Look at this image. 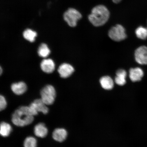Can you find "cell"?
Wrapping results in <instances>:
<instances>
[{
  "label": "cell",
  "instance_id": "7",
  "mask_svg": "<svg viewBox=\"0 0 147 147\" xmlns=\"http://www.w3.org/2000/svg\"><path fill=\"white\" fill-rule=\"evenodd\" d=\"M58 71L61 78H67L72 74L74 69L70 64L64 63L59 66Z\"/></svg>",
  "mask_w": 147,
  "mask_h": 147
},
{
  "label": "cell",
  "instance_id": "11",
  "mask_svg": "<svg viewBox=\"0 0 147 147\" xmlns=\"http://www.w3.org/2000/svg\"><path fill=\"white\" fill-rule=\"evenodd\" d=\"M41 67L44 72L47 73H52L55 69L54 62L50 59H44L41 62Z\"/></svg>",
  "mask_w": 147,
  "mask_h": 147
},
{
  "label": "cell",
  "instance_id": "22",
  "mask_svg": "<svg viewBox=\"0 0 147 147\" xmlns=\"http://www.w3.org/2000/svg\"><path fill=\"white\" fill-rule=\"evenodd\" d=\"M113 3H118L121 1V0H112Z\"/></svg>",
  "mask_w": 147,
  "mask_h": 147
},
{
  "label": "cell",
  "instance_id": "6",
  "mask_svg": "<svg viewBox=\"0 0 147 147\" xmlns=\"http://www.w3.org/2000/svg\"><path fill=\"white\" fill-rule=\"evenodd\" d=\"M135 57L138 63L142 65H147V47L143 46L138 48L135 51Z\"/></svg>",
  "mask_w": 147,
  "mask_h": 147
},
{
  "label": "cell",
  "instance_id": "5",
  "mask_svg": "<svg viewBox=\"0 0 147 147\" xmlns=\"http://www.w3.org/2000/svg\"><path fill=\"white\" fill-rule=\"evenodd\" d=\"M108 35L112 40L115 41H120L126 38L125 30L121 25H117L112 27L109 31Z\"/></svg>",
  "mask_w": 147,
  "mask_h": 147
},
{
  "label": "cell",
  "instance_id": "13",
  "mask_svg": "<svg viewBox=\"0 0 147 147\" xmlns=\"http://www.w3.org/2000/svg\"><path fill=\"white\" fill-rule=\"evenodd\" d=\"M34 132L37 137L44 138L47 136L48 130L45 124L39 123L35 126Z\"/></svg>",
  "mask_w": 147,
  "mask_h": 147
},
{
  "label": "cell",
  "instance_id": "21",
  "mask_svg": "<svg viewBox=\"0 0 147 147\" xmlns=\"http://www.w3.org/2000/svg\"><path fill=\"white\" fill-rule=\"evenodd\" d=\"M7 102L5 97L1 95L0 96V110L1 111L5 109L6 108Z\"/></svg>",
  "mask_w": 147,
  "mask_h": 147
},
{
  "label": "cell",
  "instance_id": "4",
  "mask_svg": "<svg viewBox=\"0 0 147 147\" xmlns=\"http://www.w3.org/2000/svg\"><path fill=\"white\" fill-rule=\"evenodd\" d=\"M64 20L71 27H74L77 25V22L82 18V14L76 9L69 8L63 15Z\"/></svg>",
  "mask_w": 147,
  "mask_h": 147
},
{
  "label": "cell",
  "instance_id": "23",
  "mask_svg": "<svg viewBox=\"0 0 147 147\" xmlns=\"http://www.w3.org/2000/svg\"><path fill=\"white\" fill-rule=\"evenodd\" d=\"M0 69H1V72H0V74H1V75L2 72V68L1 67H0Z\"/></svg>",
  "mask_w": 147,
  "mask_h": 147
},
{
  "label": "cell",
  "instance_id": "9",
  "mask_svg": "<svg viewBox=\"0 0 147 147\" xmlns=\"http://www.w3.org/2000/svg\"><path fill=\"white\" fill-rule=\"evenodd\" d=\"M67 136V131L65 129L58 128L56 129L53 131L52 136L55 141L61 142L65 140Z\"/></svg>",
  "mask_w": 147,
  "mask_h": 147
},
{
  "label": "cell",
  "instance_id": "16",
  "mask_svg": "<svg viewBox=\"0 0 147 147\" xmlns=\"http://www.w3.org/2000/svg\"><path fill=\"white\" fill-rule=\"evenodd\" d=\"M11 126L6 122H2L1 124L0 134L3 137H7L10 135L12 131Z\"/></svg>",
  "mask_w": 147,
  "mask_h": 147
},
{
  "label": "cell",
  "instance_id": "2",
  "mask_svg": "<svg viewBox=\"0 0 147 147\" xmlns=\"http://www.w3.org/2000/svg\"><path fill=\"white\" fill-rule=\"evenodd\" d=\"M109 16L108 9L104 5H100L92 9L91 14L88 16V19L95 26H100L107 22Z\"/></svg>",
  "mask_w": 147,
  "mask_h": 147
},
{
  "label": "cell",
  "instance_id": "8",
  "mask_svg": "<svg viewBox=\"0 0 147 147\" xmlns=\"http://www.w3.org/2000/svg\"><path fill=\"white\" fill-rule=\"evenodd\" d=\"M34 110L38 113L41 112L46 115L49 113V109L46 105L41 99H38L35 100L29 105Z\"/></svg>",
  "mask_w": 147,
  "mask_h": 147
},
{
  "label": "cell",
  "instance_id": "17",
  "mask_svg": "<svg viewBox=\"0 0 147 147\" xmlns=\"http://www.w3.org/2000/svg\"><path fill=\"white\" fill-rule=\"evenodd\" d=\"M23 36L25 39L31 42H33L35 40L37 33L30 29H27L24 31Z\"/></svg>",
  "mask_w": 147,
  "mask_h": 147
},
{
  "label": "cell",
  "instance_id": "20",
  "mask_svg": "<svg viewBox=\"0 0 147 147\" xmlns=\"http://www.w3.org/2000/svg\"><path fill=\"white\" fill-rule=\"evenodd\" d=\"M24 147H36V139L32 137H27L24 141Z\"/></svg>",
  "mask_w": 147,
  "mask_h": 147
},
{
  "label": "cell",
  "instance_id": "12",
  "mask_svg": "<svg viewBox=\"0 0 147 147\" xmlns=\"http://www.w3.org/2000/svg\"><path fill=\"white\" fill-rule=\"evenodd\" d=\"M11 89L16 94L21 95L26 91L27 87L24 82H21L13 84L11 86Z\"/></svg>",
  "mask_w": 147,
  "mask_h": 147
},
{
  "label": "cell",
  "instance_id": "3",
  "mask_svg": "<svg viewBox=\"0 0 147 147\" xmlns=\"http://www.w3.org/2000/svg\"><path fill=\"white\" fill-rule=\"evenodd\" d=\"M41 99L47 105L54 103L56 96V92L54 87L51 85H47L41 90Z\"/></svg>",
  "mask_w": 147,
  "mask_h": 147
},
{
  "label": "cell",
  "instance_id": "14",
  "mask_svg": "<svg viewBox=\"0 0 147 147\" xmlns=\"http://www.w3.org/2000/svg\"><path fill=\"white\" fill-rule=\"evenodd\" d=\"M126 76L127 73L126 71L123 69L118 70L116 73V76L115 79L116 83L119 86L124 85L126 83Z\"/></svg>",
  "mask_w": 147,
  "mask_h": 147
},
{
  "label": "cell",
  "instance_id": "1",
  "mask_svg": "<svg viewBox=\"0 0 147 147\" xmlns=\"http://www.w3.org/2000/svg\"><path fill=\"white\" fill-rule=\"evenodd\" d=\"M34 116L29 106H21L13 114L12 122L18 127H24L32 123Z\"/></svg>",
  "mask_w": 147,
  "mask_h": 147
},
{
  "label": "cell",
  "instance_id": "10",
  "mask_svg": "<svg viewBox=\"0 0 147 147\" xmlns=\"http://www.w3.org/2000/svg\"><path fill=\"white\" fill-rule=\"evenodd\" d=\"M144 76V72L142 69L136 67L130 69L129 78L132 82H137L140 81Z\"/></svg>",
  "mask_w": 147,
  "mask_h": 147
},
{
  "label": "cell",
  "instance_id": "19",
  "mask_svg": "<svg viewBox=\"0 0 147 147\" xmlns=\"http://www.w3.org/2000/svg\"><path fill=\"white\" fill-rule=\"evenodd\" d=\"M135 33L140 39L145 40L147 38V28L140 26L136 29Z\"/></svg>",
  "mask_w": 147,
  "mask_h": 147
},
{
  "label": "cell",
  "instance_id": "18",
  "mask_svg": "<svg viewBox=\"0 0 147 147\" xmlns=\"http://www.w3.org/2000/svg\"><path fill=\"white\" fill-rule=\"evenodd\" d=\"M51 51L48 46L45 43H42L38 49V54L42 58H46L50 54Z\"/></svg>",
  "mask_w": 147,
  "mask_h": 147
},
{
  "label": "cell",
  "instance_id": "15",
  "mask_svg": "<svg viewBox=\"0 0 147 147\" xmlns=\"http://www.w3.org/2000/svg\"><path fill=\"white\" fill-rule=\"evenodd\" d=\"M101 86L104 89L111 90L114 87V82L112 79L109 76L102 77L100 80Z\"/></svg>",
  "mask_w": 147,
  "mask_h": 147
}]
</instances>
